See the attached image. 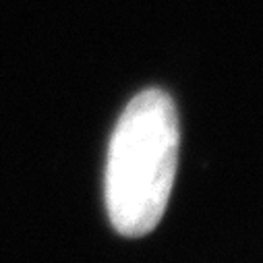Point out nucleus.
Masks as SVG:
<instances>
[{"instance_id":"1","label":"nucleus","mask_w":263,"mask_h":263,"mask_svg":"<svg viewBox=\"0 0 263 263\" xmlns=\"http://www.w3.org/2000/svg\"><path fill=\"white\" fill-rule=\"evenodd\" d=\"M178 116L170 96L145 89L120 114L108 145L104 199L114 230L149 234L168 208L178 168Z\"/></svg>"}]
</instances>
